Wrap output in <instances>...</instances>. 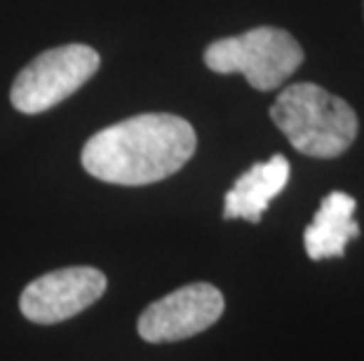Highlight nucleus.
I'll use <instances>...</instances> for the list:
<instances>
[{
	"label": "nucleus",
	"mask_w": 364,
	"mask_h": 361,
	"mask_svg": "<svg viewBox=\"0 0 364 361\" xmlns=\"http://www.w3.org/2000/svg\"><path fill=\"white\" fill-rule=\"evenodd\" d=\"M355 206V197L343 190H334L322 199L313 223L304 233L306 253L313 260L343 256L348 242L360 235V226L353 216Z\"/></svg>",
	"instance_id": "obj_8"
},
{
	"label": "nucleus",
	"mask_w": 364,
	"mask_h": 361,
	"mask_svg": "<svg viewBox=\"0 0 364 361\" xmlns=\"http://www.w3.org/2000/svg\"><path fill=\"white\" fill-rule=\"evenodd\" d=\"M287 181H289V162L284 155H273L268 162L252 165L226 193L223 218L259 223L268 204L284 190Z\"/></svg>",
	"instance_id": "obj_7"
},
{
	"label": "nucleus",
	"mask_w": 364,
	"mask_h": 361,
	"mask_svg": "<svg viewBox=\"0 0 364 361\" xmlns=\"http://www.w3.org/2000/svg\"><path fill=\"white\" fill-rule=\"evenodd\" d=\"M270 118L299 152L320 160L343 155L360 129L353 106L313 82L282 89L270 106Z\"/></svg>",
	"instance_id": "obj_2"
},
{
	"label": "nucleus",
	"mask_w": 364,
	"mask_h": 361,
	"mask_svg": "<svg viewBox=\"0 0 364 361\" xmlns=\"http://www.w3.org/2000/svg\"><path fill=\"white\" fill-rule=\"evenodd\" d=\"M97 71V50L90 45H61L21 68L12 82L10 101L24 115L45 113L78 91Z\"/></svg>",
	"instance_id": "obj_4"
},
{
	"label": "nucleus",
	"mask_w": 364,
	"mask_h": 361,
	"mask_svg": "<svg viewBox=\"0 0 364 361\" xmlns=\"http://www.w3.org/2000/svg\"><path fill=\"white\" fill-rule=\"evenodd\" d=\"M223 294L212 284L198 282L172 291L149 305L139 317V335L149 343H174L203 333L223 314Z\"/></svg>",
	"instance_id": "obj_5"
},
{
	"label": "nucleus",
	"mask_w": 364,
	"mask_h": 361,
	"mask_svg": "<svg viewBox=\"0 0 364 361\" xmlns=\"http://www.w3.org/2000/svg\"><path fill=\"white\" fill-rule=\"evenodd\" d=\"M205 64L221 75L242 73L254 89L270 91L304 64V50L287 30L259 26L212 43L205 50Z\"/></svg>",
	"instance_id": "obj_3"
},
{
	"label": "nucleus",
	"mask_w": 364,
	"mask_h": 361,
	"mask_svg": "<svg viewBox=\"0 0 364 361\" xmlns=\"http://www.w3.org/2000/svg\"><path fill=\"white\" fill-rule=\"evenodd\" d=\"M106 291V274L97 267H61L28 284L21 294V314L36 324L71 319Z\"/></svg>",
	"instance_id": "obj_6"
},
{
	"label": "nucleus",
	"mask_w": 364,
	"mask_h": 361,
	"mask_svg": "<svg viewBox=\"0 0 364 361\" xmlns=\"http://www.w3.org/2000/svg\"><path fill=\"white\" fill-rule=\"evenodd\" d=\"M198 148L188 120L169 113H144L97 132L82 148L90 176L115 186H149L176 174Z\"/></svg>",
	"instance_id": "obj_1"
}]
</instances>
